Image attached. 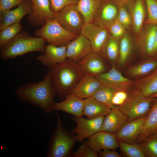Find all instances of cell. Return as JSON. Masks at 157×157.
Masks as SVG:
<instances>
[{"label": "cell", "mask_w": 157, "mask_h": 157, "mask_svg": "<svg viewBox=\"0 0 157 157\" xmlns=\"http://www.w3.org/2000/svg\"><path fill=\"white\" fill-rule=\"evenodd\" d=\"M51 72L49 69L43 80L38 82H29L19 87L15 94L24 103L39 107L47 114L53 110L56 103V94L51 83Z\"/></svg>", "instance_id": "obj_1"}, {"label": "cell", "mask_w": 157, "mask_h": 157, "mask_svg": "<svg viewBox=\"0 0 157 157\" xmlns=\"http://www.w3.org/2000/svg\"><path fill=\"white\" fill-rule=\"evenodd\" d=\"M49 69L51 72L52 86L56 94L61 100L72 92L84 75L77 63L68 59Z\"/></svg>", "instance_id": "obj_2"}, {"label": "cell", "mask_w": 157, "mask_h": 157, "mask_svg": "<svg viewBox=\"0 0 157 157\" xmlns=\"http://www.w3.org/2000/svg\"><path fill=\"white\" fill-rule=\"evenodd\" d=\"M46 42L42 38L33 37L26 31L21 32L11 41L0 48V57L6 60L30 52L42 53Z\"/></svg>", "instance_id": "obj_3"}, {"label": "cell", "mask_w": 157, "mask_h": 157, "mask_svg": "<svg viewBox=\"0 0 157 157\" xmlns=\"http://www.w3.org/2000/svg\"><path fill=\"white\" fill-rule=\"evenodd\" d=\"M57 125L48 146L47 157L72 156V150L78 141L76 135L66 130L63 126L60 116L56 114Z\"/></svg>", "instance_id": "obj_4"}, {"label": "cell", "mask_w": 157, "mask_h": 157, "mask_svg": "<svg viewBox=\"0 0 157 157\" xmlns=\"http://www.w3.org/2000/svg\"><path fill=\"white\" fill-rule=\"evenodd\" d=\"M34 33V36L42 38L48 44L57 46H66L79 35L66 30L54 18L48 20Z\"/></svg>", "instance_id": "obj_5"}, {"label": "cell", "mask_w": 157, "mask_h": 157, "mask_svg": "<svg viewBox=\"0 0 157 157\" xmlns=\"http://www.w3.org/2000/svg\"><path fill=\"white\" fill-rule=\"evenodd\" d=\"M129 92L128 98L124 103L117 106L128 121L144 116L150 109L154 99L145 96L137 89Z\"/></svg>", "instance_id": "obj_6"}, {"label": "cell", "mask_w": 157, "mask_h": 157, "mask_svg": "<svg viewBox=\"0 0 157 157\" xmlns=\"http://www.w3.org/2000/svg\"><path fill=\"white\" fill-rule=\"evenodd\" d=\"M54 18L66 30L78 35L85 24L76 4L64 7L57 13H54Z\"/></svg>", "instance_id": "obj_7"}, {"label": "cell", "mask_w": 157, "mask_h": 157, "mask_svg": "<svg viewBox=\"0 0 157 157\" xmlns=\"http://www.w3.org/2000/svg\"><path fill=\"white\" fill-rule=\"evenodd\" d=\"M104 85L116 91L130 92L134 81L124 76L114 65L107 72L95 76Z\"/></svg>", "instance_id": "obj_8"}, {"label": "cell", "mask_w": 157, "mask_h": 157, "mask_svg": "<svg viewBox=\"0 0 157 157\" xmlns=\"http://www.w3.org/2000/svg\"><path fill=\"white\" fill-rule=\"evenodd\" d=\"M80 34L89 40L92 51L101 54L110 36L106 28L98 26L92 22L85 23Z\"/></svg>", "instance_id": "obj_9"}, {"label": "cell", "mask_w": 157, "mask_h": 157, "mask_svg": "<svg viewBox=\"0 0 157 157\" xmlns=\"http://www.w3.org/2000/svg\"><path fill=\"white\" fill-rule=\"evenodd\" d=\"M32 12L26 20L33 27H42L49 20L54 18V13L50 9L49 0H30Z\"/></svg>", "instance_id": "obj_10"}, {"label": "cell", "mask_w": 157, "mask_h": 157, "mask_svg": "<svg viewBox=\"0 0 157 157\" xmlns=\"http://www.w3.org/2000/svg\"><path fill=\"white\" fill-rule=\"evenodd\" d=\"M105 116L93 119H85L83 117H73L72 120L76 126L72 132L76 134L78 141L82 142L85 138H88L101 130Z\"/></svg>", "instance_id": "obj_11"}, {"label": "cell", "mask_w": 157, "mask_h": 157, "mask_svg": "<svg viewBox=\"0 0 157 157\" xmlns=\"http://www.w3.org/2000/svg\"><path fill=\"white\" fill-rule=\"evenodd\" d=\"M103 57L101 54L92 51L77 64L84 75L95 77L107 72Z\"/></svg>", "instance_id": "obj_12"}, {"label": "cell", "mask_w": 157, "mask_h": 157, "mask_svg": "<svg viewBox=\"0 0 157 157\" xmlns=\"http://www.w3.org/2000/svg\"><path fill=\"white\" fill-rule=\"evenodd\" d=\"M32 12L31 0H25L15 9L0 12V30L12 24L20 23L24 16L28 15Z\"/></svg>", "instance_id": "obj_13"}, {"label": "cell", "mask_w": 157, "mask_h": 157, "mask_svg": "<svg viewBox=\"0 0 157 157\" xmlns=\"http://www.w3.org/2000/svg\"><path fill=\"white\" fill-rule=\"evenodd\" d=\"M67 59L77 63L92 51L89 40L81 34L66 45Z\"/></svg>", "instance_id": "obj_14"}, {"label": "cell", "mask_w": 157, "mask_h": 157, "mask_svg": "<svg viewBox=\"0 0 157 157\" xmlns=\"http://www.w3.org/2000/svg\"><path fill=\"white\" fill-rule=\"evenodd\" d=\"M118 13V6L112 0H103L92 22L98 26L107 28L117 19Z\"/></svg>", "instance_id": "obj_15"}, {"label": "cell", "mask_w": 157, "mask_h": 157, "mask_svg": "<svg viewBox=\"0 0 157 157\" xmlns=\"http://www.w3.org/2000/svg\"><path fill=\"white\" fill-rule=\"evenodd\" d=\"M146 117L143 116L125 123L115 133L117 141L129 143L135 141L141 131Z\"/></svg>", "instance_id": "obj_16"}, {"label": "cell", "mask_w": 157, "mask_h": 157, "mask_svg": "<svg viewBox=\"0 0 157 157\" xmlns=\"http://www.w3.org/2000/svg\"><path fill=\"white\" fill-rule=\"evenodd\" d=\"M156 26L144 24L139 36L136 39V45L143 56L152 58Z\"/></svg>", "instance_id": "obj_17"}, {"label": "cell", "mask_w": 157, "mask_h": 157, "mask_svg": "<svg viewBox=\"0 0 157 157\" xmlns=\"http://www.w3.org/2000/svg\"><path fill=\"white\" fill-rule=\"evenodd\" d=\"M87 142L95 152L105 149L115 150L118 147L115 133L99 131L88 138Z\"/></svg>", "instance_id": "obj_18"}, {"label": "cell", "mask_w": 157, "mask_h": 157, "mask_svg": "<svg viewBox=\"0 0 157 157\" xmlns=\"http://www.w3.org/2000/svg\"><path fill=\"white\" fill-rule=\"evenodd\" d=\"M66 50V46H57L48 44L46 45L44 52L36 59L49 68L63 62L67 59Z\"/></svg>", "instance_id": "obj_19"}, {"label": "cell", "mask_w": 157, "mask_h": 157, "mask_svg": "<svg viewBox=\"0 0 157 157\" xmlns=\"http://www.w3.org/2000/svg\"><path fill=\"white\" fill-rule=\"evenodd\" d=\"M84 99L71 93L62 101L56 103L54 111H61L74 117H83Z\"/></svg>", "instance_id": "obj_20"}, {"label": "cell", "mask_w": 157, "mask_h": 157, "mask_svg": "<svg viewBox=\"0 0 157 157\" xmlns=\"http://www.w3.org/2000/svg\"><path fill=\"white\" fill-rule=\"evenodd\" d=\"M129 7L132 19V28L136 39L142 29L146 18L145 2L144 0H134Z\"/></svg>", "instance_id": "obj_21"}, {"label": "cell", "mask_w": 157, "mask_h": 157, "mask_svg": "<svg viewBox=\"0 0 157 157\" xmlns=\"http://www.w3.org/2000/svg\"><path fill=\"white\" fill-rule=\"evenodd\" d=\"M102 85L96 77L84 75L72 93L83 99L91 97Z\"/></svg>", "instance_id": "obj_22"}, {"label": "cell", "mask_w": 157, "mask_h": 157, "mask_svg": "<svg viewBox=\"0 0 157 157\" xmlns=\"http://www.w3.org/2000/svg\"><path fill=\"white\" fill-rule=\"evenodd\" d=\"M127 120L125 115L116 106L104 117L101 131L115 133Z\"/></svg>", "instance_id": "obj_23"}, {"label": "cell", "mask_w": 157, "mask_h": 157, "mask_svg": "<svg viewBox=\"0 0 157 157\" xmlns=\"http://www.w3.org/2000/svg\"><path fill=\"white\" fill-rule=\"evenodd\" d=\"M83 115L93 119L105 116L111 109L101 102L91 97L84 99Z\"/></svg>", "instance_id": "obj_24"}, {"label": "cell", "mask_w": 157, "mask_h": 157, "mask_svg": "<svg viewBox=\"0 0 157 157\" xmlns=\"http://www.w3.org/2000/svg\"><path fill=\"white\" fill-rule=\"evenodd\" d=\"M157 68V57L142 61L129 67L126 70L127 74L130 77H143Z\"/></svg>", "instance_id": "obj_25"}, {"label": "cell", "mask_w": 157, "mask_h": 157, "mask_svg": "<svg viewBox=\"0 0 157 157\" xmlns=\"http://www.w3.org/2000/svg\"><path fill=\"white\" fill-rule=\"evenodd\" d=\"M134 87L147 97L157 93V68L146 76L134 81Z\"/></svg>", "instance_id": "obj_26"}, {"label": "cell", "mask_w": 157, "mask_h": 157, "mask_svg": "<svg viewBox=\"0 0 157 157\" xmlns=\"http://www.w3.org/2000/svg\"><path fill=\"white\" fill-rule=\"evenodd\" d=\"M157 131V100L154 104L147 116L141 131L135 142H140L144 140Z\"/></svg>", "instance_id": "obj_27"}, {"label": "cell", "mask_w": 157, "mask_h": 157, "mask_svg": "<svg viewBox=\"0 0 157 157\" xmlns=\"http://www.w3.org/2000/svg\"><path fill=\"white\" fill-rule=\"evenodd\" d=\"M103 0H79L77 5L85 23L92 22Z\"/></svg>", "instance_id": "obj_28"}, {"label": "cell", "mask_w": 157, "mask_h": 157, "mask_svg": "<svg viewBox=\"0 0 157 157\" xmlns=\"http://www.w3.org/2000/svg\"><path fill=\"white\" fill-rule=\"evenodd\" d=\"M132 39L127 32L119 41L118 62L120 66H123L128 61L132 50Z\"/></svg>", "instance_id": "obj_29"}, {"label": "cell", "mask_w": 157, "mask_h": 157, "mask_svg": "<svg viewBox=\"0 0 157 157\" xmlns=\"http://www.w3.org/2000/svg\"><path fill=\"white\" fill-rule=\"evenodd\" d=\"M23 28L20 23H17L10 25L0 32V48L6 45L19 33Z\"/></svg>", "instance_id": "obj_30"}, {"label": "cell", "mask_w": 157, "mask_h": 157, "mask_svg": "<svg viewBox=\"0 0 157 157\" xmlns=\"http://www.w3.org/2000/svg\"><path fill=\"white\" fill-rule=\"evenodd\" d=\"M119 41L110 35L102 50V55L112 63L115 62L119 57Z\"/></svg>", "instance_id": "obj_31"}, {"label": "cell", "mask_w": 157, "mask_h": 157, "mask_svg": "<svg viewBox=\"0 0 157 157\" xmlns=\"http://www.w3.org/2000/svg\"><path fill=\"white\" fill-rule=\"evenodd\" d=\"M116 91L103 85L95 92L92 97L106 105L111 109L116 106L112 102V99Z\"/></svg>", "instance_id": "obj_32"}, {"label": "cell", "mask_w": 157, "mask_h": 157, "mask_svg": "<svg viewBox=\"0 0 157 157\" xmlns=\"http://www.w3.org/2000/svg\"><path fill=\"white\" fill-rule=\"evenodd\" d=\"M118 147L122 153L128 157H145V154L140 144L118 141Z\"/></svg>", "instance_id": "obj_33"}, {"label": "cell", "mask_w": 157, "mask_h": 157, "mask_svg": "<svg viewBox=\"0 0 157 157\" xmlns=\"http://www.w3.org/2000/svg\"><path fill=\"white\" fill-rule=\"evenodd\" d=\"M147 17L144 24L157 25V0H144Z\"/></svg>", "instance_id": "obj_34"}, {"label": "cell", "mask_w": 157, "mask_h": 157, "mask_svg": "<svg viewBox=\"0 0 157 157\" xmlns=\"http://www.w3.org/2000/svg\"><path fill=\"white\" fill-rule=\"evenodd\" d=\"M106 28L111 37L119 41L127 32L126 28L117 19Z\"/></svg>", "instance_id": "obj_35"}, {"label": "cell", "mask_w": 157, "mask_h": 157, "mask_svg": "<svg viewBox=\"0 0 157 157\" xmlns=\"http://www.w3.org/2000/svg\"><path fill=\"white\" fill-rule=\"evenodd\" d=\"M117 20L127 30L132 28V21L131 15L126 7L119 6Z\"/></svg>", "instance_id": "obj_36"}, {"label": "cell", "mask_w": 157, "mask_h": 157, "mask_svg": "<svg viewBox=\"0 0 157 157\" xmlns=\"http://www.w3.org/2000/svg\"><path fill=\"white\" fill-rule=\"evenodd\" d=\"M140 144L145 156L157 157V139L147 138Z\"/></svg>", "instance_id": "obj_37"}, {"label": "cell", "mask_w": 157, "mask_h": 157, "mask_svg": "<svg viewBox=\"0 0 157 157\" xmlns=\"http://www.w3.org/2000/svg\"><path fill=\"white\" fill-rule=\"evenodd\" d=\"M98 156L97 153L94 151L85 141L73 153L72 157H97Z\"/></svg>", "instance_id": "obj_38"}, {"label": "cell", "mask_w": 157, "mask_h": 157, "mask_svg": "<svg viewBox=\"0 0 157 157\" xmlns=\"http://www.w3.org/2000/svg\"><path fill=\"white\" fill-rule=\"evenodd\" d=\"M78 0H49L50 9L54 13H56L67 6L74 4H77Z\"/></svg>", "instance_id": "obj_39"}, {"label": "cell", "mask_w": 157, "mask_h": 157, "mask_svg": "<svg viewBox=\"0 0 157 157\" xmlns=\"http://www.w3.org/2000/svg\"><path fill=\"white\" fill-rule=\"evenodd\" d=\"M25 0H0V12L18 6Z\"/></svg>", "instance_id": "obj_40"}, {"label": "cell", "mask_w": 157, "mask_h": 157, "mask_svg": "<svg viewBox=\"0 0 157 157\" xmlns=\"http://www.w3.org/2000/svg\"><path fill=\"white\" fill-rule=\"evenodd\" d=\"M98 156L100 157H121L122 156L114 150L105 149L97 152Z\"/></svg>", "instance_id": "obj_41"}, {"label": "cell", "mask_w": 157, "mask_h": 157, "mask_svg": "<svg viewBox=\"0 0 157 157\" xmlns=\"http://www.w3.org/2000/svg\"><path fill=\"white\" fill-rule=\"evenodd\" d=\"M134 0H112L118 6H123L126 7L129 6L131 4Z\"/></svg>", "instance_id": "obj_42"}, {"label": "cell", "mask_w": 157, "mask_h": 157, "mask_svg": "<svg viewBox=\"0 0 157 157\" xmlns=\"http://www.w3.org/2000/svg\"><path fill=\"white\" fill-rule=\"evenodd\" d=\"M157 56V25L156 26L155 33V42L153 57Z\"/></svg>", "instance_id": "obj_43"}, {"label": "cell", "mask_w": 157, "mask_h": 157, "mask_svg": "<svg viewBox=\"0 0 157 157\" xmlns=\"http://www.w3.org/2000/svg\"><path fill=\"white\" fill-rule=\"evenodd\" d=\"M149 97L157 98V93L152 95Z\"/></svg>", "instance_id": "obj_44"}, {"label": "cell", "mask_w": 157, "mask_h": 157, "mask_svg": "<svg viewBox=\"0 0 157 157\" xmlns=\"http://www.w3.org/2000/svg\"><path fill=\"white\" fill-rule=\"evenodd\" d=\"M155 133L156 135V136H157V131Z\"/></svg>", "instance_id": "obj_45"}, {"label": "cell", "mask_w": 157, "mask_h": 157, "mask_svg": "<svg viewBox=\"0 0 157 157\" xmlns=\"http://www.w3.org/2000/svg\"></svg>", "instance_id": "obj_46"}]
</instances>
